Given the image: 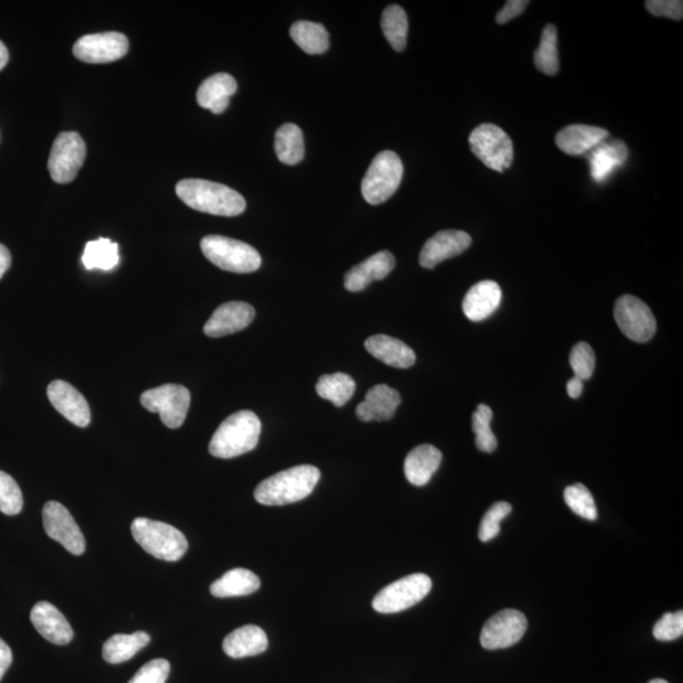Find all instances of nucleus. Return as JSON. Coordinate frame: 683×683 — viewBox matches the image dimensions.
<instances>
[{"label": "nucleus", "mask_w": 683, "mask_h": 683, "mask_svg": "<svg viewBox=\"0 0 683 683\" xmlns=\"http://www.w3.org/2000/svg\"><path fill=\"white\" fill-rule=\"evenodd\" d=\"M176 194L198 212L219 217H237L246 209V200L226 185L202 179H185L176 185Z\"/></svg>", "instance_id": "obj_1"}, {"label": "nucleus", "mask_w": 683, "mask_h": 683, "mask_svg": "<svg viewBox=\"0 0 683 683\" xmlns=\"http://www.w3.org/2000/svg\"><path fill=\"white\" fill-rule=\"evenodd\" d=\"M320 479L317 467L300 465L281 471L261 482L255 490L257 503L281 506L308 498Z\"/></svg>", "instance_id": "obj_2"}, {"label": "nucleus", "mask_w": 683, "mask_h": 683, "mask_svg": "<svg viewBox=\"0 0 683 683\" xmlns=\"http://www.w3.org/2000/svg\"><path fill=\"white\" fill-rule=\"evenodd\" d=\"M261 428L259 417L250 410L232 414L214 433L209 443L210 455L228 460L255 450L259 444Z\"/></svg>", "instance_id": "obj_3"}, {"label": "nucleus", "mask_w": 683, "mask_h": 683, "mask_svg": "<svg viewBox=\"0 0 683 683\" xmlns=\"http://www.w3.org/2000/svg\"><path fill=\"white\" fill-rule=\"evenodd\" d=\"M132 536L151 556L167 562L181 560L189 543L184 534L173 525L147 518H137L131 525Z\"/></svg>", "instance_id": "obj_4"}, {"label": "nucleus", "mask_w": 683, "mask_h": 683, "mask_svg": "<svg viewBox=\"0 0 683 683\" xmlns=\"http://www.w3.org/2000/svg\"><path fill=\"white\" fill-rule=\"evenodd\" d=\"M204 256L219 269L250 274L260 269V253L245 242L223 236H207L200 242Z\"/></svg>", "instance_id": "obj_5"}, {"label": "nucleus", "mask_w": 683, "mask_h": 683, "mask_svg": "<svg viewBox=\"0 0 683 683\" xmlns=\"http://www.w3.org/2000/svg\"><path fill=\"white\" fill-rule=\"evenodd\" d=\"M404 166L393 151H382L371 162L362 180L361 191L367 203L379 205L393 197L403 180Z\"/></svg>", "instance_id": "obj_6"}, {"label": "nucleus", "mask_w": 683, "mask_h": 683, "mask_svg": "<svg viewBox=\"0 0 683 683\" xmlns=\"http://www.w3.org/2000/svg\"><path fill=\"white\" fill-rule=\"evenodd\" d=\"M468 142L477 159L484 162L489 169L504 173L511 166L514 159L513 142L495 124L485 123L476 127Z\"/></svg>", "instance_id": "obj_7"}, {"label": "nucleus", "mask_w": 683, "mask_h": 683, "mask_svg": "<svg viewBox=\"0 0 683 683\" xmlns=\"http://www.w3.org/2000/svg\"><path fill=\"white\" fill-rule=\"evenodd\" d=\"M431 590V577L414 573L382 589L372 601V608L381 614L400 613L420 603Z\"/></svg>", "instance_id": "obj_8"}, {"label": "nucleus", "mask_w": 683, "mask_h": 683, "mask_svg": "<svg viewBox=\"0 0 683 683\" xmlns=\"http://www.w3.org/2000/svg\"><path fill=\"white\" fill-rule=\"evenodd\" d=\"M190 400L189 390L176 384L162 385L141 395L142 407L148 412L159 413L162 423L170 429H178L184 424Z\"/></svg>", "instance_id": "obj_9"}, {"label": "nucleus", "mask_w": 683, "mask_h": 683, "mask_svg": "<svg viewBox=\"0 0 683 683\" xmlns=\"http://www.w3.org/2000/svg\"><path fill=\"white\" fill-rule=\"evenodd\" d=\"M87 159V146L76 132H62L56 137L50 154L49 167L52 180L57 184L71 183Z\"/></svg>", "instance_id": "obj_10"}, {"label": "nucleus", "mask_w": 683, "mask_h": 683, "mask_svg": "<svg viewBox=\"0 0 683 683\" xmlns=\"http://www.w3.org/2000/svg\"><path fill=\"white\" fill-rule=\"evenodd\" d=\"M614 317L620 331L630 341L646 343L656 333L657 323L652 310L633 295H624L616 300Z\"/></svg>", "instance_id": "obj_11"}, {"label": "nucleus", "mask_w": 683, "mask_h": 683, "mask_svg": "<svg viewBox=\"0 0 683 683\" xmlns=\"http://www.w3.org/2000/svg\"><path fill=\"white\" fill-rule=\"evenodd\" d=\"M528 622L518 610L506 609L491 616L482 628L481 646L489 651L505 649L517 644L527 632Z\"/></svg>", "instance_id": "obj_12"}, {"label": "nucleus", "mask_w": 683, "mask_h": 683, "mask_svg": "<svg viewBox=\"0 0 683 683\" xmlns=\"http://www.w3.org/2000/svg\"><path fill=\"white\" fill-rule=\"evenodd\" d=\"M44 528L47 536L59 542L62 547L75 556L85 552V538L73 515L64 505L57 501H49L42 511Z\"/></svg>", "instance_id": "obj_13"}, {"label": "nucleus", "mask_w": 683, "mask_h": 683, "mask_svg": "<svg viewBox=\"0 0 683 683\" xmlns=\"http://www.w3.org/2000/svg\"><path fill=\"white\" fill-rule=\"evenodd\" d=\"M130 49V42L123 33H95L79 38L74 45L76 59L88 64H108L122 59Z\"/></svg>", "instance_id": "obj_14"}, {"label": "nucleus", "mask_w": 683, "mask_h": 683, "mask_svg": "<svg viewBox=\"0 0 683 683\" xmlns=\"http://www.w3.org/2000/svg\"><path fill=\"white\" fill-rule=\"evenodd\" d=\"M470 234L456 229H447L434 234L422 248L419 264L424 269L432 270L441 262L461 255L471 246Z\"/></svg>", "instance_id": "obj_15"}, {"label": "nucleus", "mask_w": 683, "mask_h": 683, "mask_svg": "<svg viewBox=\"0 0 683 683\" xmlns=\"http://www.w3.org/2000/svg\"><path fill=\"white\" fill-rule=\"evenodd\" d=\"M47 396L52 407L64 415L69 422L75 424L76 427H88L92 419L88 401L73 385L62 380L52 381L47 388Z\"/></svg>", "instance_id": "obj_16"}, {"label": "nucleus", "mask_w": 683, "mask_h": 683, "mask_svg": "<svg viewBox=\"0 0 683 683\" xmlns=\"http://www.w3.org/2000/svg\"><path fill=\"white\" fill-rule=\"evenodd\" d=\"M255 319V309L251 304L229 302L214 310L212 317L205 323L204 333L208 337L219 338L243 331Z\"/></svg>", "instance_id": "obj_17"}, {"label": "nucleus", "mask_w": 683, "mask_h": 683, "mask_svg": "<svg viewBox=\"0 0 683 683\" xmlns=\"http://www.w3.org/2000/svg\"><path fill=\"white\" fill-rule=\"evenodd\" d=\"M31 622L42 637L57 646H66L74 638L73 628L64 614L47 601L33 606Z\"/></svg>", "instance_id": "obj_18"}, {"label": "nucleus", "mask_w": 683, "mask_h": 683, "mask_svg": "<svg viewBox=\"0 0 683 683\" xmlns=\"http://www.w3.org/2000/svg\"><path fill=\"white\" fill-rule=\"evenodd\" d=\"M401 403V396L388 385H376L367 391L366 398L358 405L356 413L361 422H388L394 417Z\"/></svg>", "instance_id": "obj_19"}, {"label": "nucleus", "mask_w": 683, "mask_h": 683, "mask_svg": "<svg viewBox=\"0 0 683 683\" xmlns=\"http://www.w3.org/2000/svg\"><path fill=\"white\" fill-rule=\"evenodd\" d=\"M395 257L389 251L377 252L376 255L352 267L345 276V288L352 293L362 291L372 281L384 280L394 270Z\"/></svg>", "instance_id": "obj_20"}, {"label": "nucleus", "mask_w": 683, "mask_h": 683, "mask_svg": "<svg viewBox=\"0 0 683 683\" xmlns=\"http://www.w3.org/2000/svg\"><path fill=\"white\" fill-rule=\"evenodd\" d=\"M609 131L586 124H571L563 128L556 136V145L570 156H582L590 152L599 143L608 140Z\"/></svg>", "instance_id": "obj_21"}, {"label": "nucleus", "mask_w": 683, "mask_h": 683, "mask_svg": "<svg viewBox=\"0 0 683 683\" xmlns=\"http://www.w3.org/2000/svg\"><path fill=\"white\" fill-rule=\"evenodd\" d=\"M501 289L495 281L484 280L472 286L463 299L462 309L471 322H481L495 313L501 302Z\"/></svg>", "instance_id": "obj_22"}, {"label": "nucleus", "mask_w": 683, "mask_h": 683, "mask_svg": "<svg viewBox=\"0 0 683 683\" xmlns=\"http://www.w3.org/2000/svg\"><path fill=\"white\" fill-rule=\"evenodd\" d=\"M591 176L596 183H604L611 173L628 159L629 151L623 141H603L587 152Z\"/></svg>", "instance_id": "obj_23"}, {"label": "nucleus", "mask_w": 683, "mask_h": 683, "mask_svg": "<svg viewBox=\"0 0 683 683\" xmlns=\"http://www.w3.org/2000/svg\"><path fill=\"white\" fill-rule=\"evenodd\" d=\"M365 347L370 355L395 369H409L415 364V353L399 339L377 334L366 339Z\"/></svg>", "instance_id": "obj_24"}, {"label": "nucleus", "mask_w": 683, "mask_h": 683, "mask_svg": "<svg viewBox=\"0 0 683 683\" xmlns=\"http://www.w3.org/2000/svg\"><path fill=\"white\" fill-rule=\"evenodd\" d=\"M269 647L264 629L257 625H245L234 630L223 640V651L234 659L259 656Z\"/></svg>", "instance_id": "obj_25"}, {"label": "nucleus", "mask_w": 683, "mask_h": 683, "mask_svg": "<svg viewBox=\"0 0 683 683\" xmlns=\"http://www.w3.org/2000/svg\"><path fill=\"white\" fill-rule=\"evenodd\" d=\"M442 453L432 444H422L414 448L405 458V477L414 486H424L431 481L441 466Z\"/></svg>", "instance_id": "obj_26"}, {"label": "nucleus", "mask_w": 683, "mask_h": 683, "mask_svg": "<svg viewBox=\"0 0 683 683\" xmlns=\"http://www.w3.org/2000/svg\"><path fill=\"white\" fill-rule=\"evenodd\" d=\"M237 92V81L228 74H216L204 80L197 93L200 107L213 114H222L229 105V99Z\"/></svg>", "instance_id": "obj_27"}, {"label": "nucleus", "mask_w": 683, "mask_h": 683, "mask_svg": "<svg viewBox=\"0 0 683 683\" xmlns=\"http://www.w3.org/2000/svg\"><path fill=\"white\" fill-rule=\"evenodd\" d=\"M261 580L250 570L234 568L210 586V594L216 597H238L255 594Z\"/></svg>", "instance_id": "obj_28"}, {"label": "nucleus", "mask_w": 683, "mask_h": 683, "mask_svg": "<svg viewBox=\"0 0 683 683\" xmlns=\"http://www.w3.org/2000/svg\"><path fill=\"white\" fill-rule=\"evenodd\" d=\"M150 635L145 632L116 634L104 643L103 658L111 665L130 661L141 649L150 643Z\"/></svg>", "instance_id": "obj_29"}, {"label": "nucleus", "mask_w": 683, "mask_h": 683, "mask_svg": "<svg viewBox=\"0 0 683 683\" xmlns=\"http://www.w3.org/2000/svg\"><path fill=\"white\" fill-rule=\"evenodd\" d=\"M290 36L308 55H322L329 49V33L319 23L296 22L290 28Z\"/></svg>", "instance_id": "obj_30"}, {"label": "nucleus", "mask_w": 683, "mask_h": 683, "mask_svg": "<svg viewBox=\"0 0 683 683\" xmlns=\"http://www.w3.org/2000/svg\"><path fill=\"white\" fill-rule=\"evenodd\" d=\"M277 159L285 165H296L304 159L303 132L296 124L286 123L276 131Z\"/></svg>", "instance_id": "obj_31"}, {"label": "nucleus", "mask_w": 683, "mask_h": 683, "mask_svg": "<svg viewBox=\"0 0 683 683\" xmlns=\"http://www.w3.org/2000/svg\"><path fill=\"white\" fill-rule=\"evenodd\" d=\"M315 389L320 398L331 401L337 408H341L355 394L356 382L350 375L337 372L320 377Z\"/></svg>", "instance_id": "obj_32"}, {"label": "nucleus", "mask_w": 683, "mask_h": 683, "mask_svg": "<svg viewBox=\"0 0 683 683\" xmlns=\"http://www.w3.org/2000/svg\"><path fill=\"white\" fill-rule=\"evenodd\" d=\"M382 32L395 51L401 52L407 47L409 22L407 12L400 6H389L382 13Z\"/></svg>", "instance_id": "obj_33"}, {"label": "nucleus", "mask_w": 683, "mask_h": 683, "mask_svg": "<svg viewBox=\"0 0 683 683\" xmlns=\"http://www.w3.org/2000/svg\"><path fill=\"white\" fill-rule=\"evenodd\" d=\"M83 264L88 270L99 269L109 271L119 264L117 243L108 238L87 243L83 255Z\"/></svg>", "instance_id": "obj_34"}, {"label": "nucleus", "mask_w": 683, "mask_h": 683, "mask_svg": "<svg viewBox=\"0 0 683 683\" xmlns=\"http://www.w3.org/2000/svg\"><path fill=\"white\" fill-rule=\"evenodd\" d=\"M534 65L541 73L553 76L560 69L558 60V37L557 28L553 25L544 27L541 37V44L534 52Z\"/></svg>", "instance_id": "obj_35"}, {"label": "nucleus", "mask_w": 683, "mask_h": 683, "mask_svg": "<svg viewBox=\"0 0 683 683\" xmlns=\"http://www.w3.org/2000/svg\"><path fill=\"white\" fill-rule=\"evenodd\" d=\"M491 420H493V410L485 404H480L472 415V429H474L476 436L475 443L481 452L493 453L498 448V439L491 431Z\"/></svg>", "instance_id": "obj_36"}, {"label": "nucleus", "mask_w": 683, "mask_h": 683, "mask_svg": "<svg viewBox=\"0 0 683 683\" xmlns=\"http://www.w3.org/2000/svg\"><path fill=\"white\" fill-rule=\"evenodd\" d=\"M565 501L573 513L587 520L597 519V509L594 496L585 485L575 484L565 490Z\"/></svg>", "instance_id": "obj_37"}, {"label": "nucleus", "mask_w": 683, "mask_h": 683, "mask_svg": "<svg viewBox=\"0 0 683 683\" xmlns=\"http://www.w3.org/2000/svg\"><path fill=\"white\" fill-rule=\"evenodd\" d=\"M23 508L22 491L11 475L0 471V511L6 515H17Z\"/></svg>", "instance_id": "obj_38"}, {"label": "nucleus", "mask_w": 683, "mask_h": 683, "mask_svg": "<svg viewBox=\"0 0 683 683\" xmlns=\"http://www.w3.org/2000/svg\"><path fill=\"white\" fill-rule=\"evenodd\" d=\"M596 358L594 350L586 342L577 343L572 348L570 365L573 374L582 381L589 380L595 371Z\"/></svg>", "instance_id": "obj_39"}, {"label": "nucleus", "mask_w": 683, "mask_h": 683, "mask_svg": "<svg viewBox=\"0 0 683 683\" xmlns=\"http://www.w3.org/2000/svg\"><path fill=\"white\" fill-rule=\"evenodd\" d=\"M511 505L505 501L495 503L489 510L486 511L479 529V538L481 542H490L500 533L501 520L508 517L511 513Z\"/></svg>", "instance_id": "obj_40"}, {"label": "nucleus", "mask_w": 683, "mask_h": 683, "mask_svg": "<svg viewBox=\"0 0 683 683\" xmlns=\"http://www.w3.org/2000/svg\"><path fill=\"white\" fill-rule=\"evenodd\" d=\"M683 634V613L682 610L677 613H668L662 616V619L654 625L653 635L661 642H671L681 638Z\"/></svg>", "instance_id": "obj_41"}, {"label": "nucleus", "mask_w": 683, "mask_h": 683, "mask_svg": "<svg viewBox=\"0 0 683 683\" xmlns=\"http://www.w3.org/2000/svg\"><path fill=\"white\" fill-rule=\"evenodd\" d=\"M170 662L166 659H154L138 671L128 683H165L170 675Z\"/></svg>", "instance_id": "obj_42"}, {"label": "nucleus", "mask_w": 683, "mask_h": 683, "mask_svg": "<svg viewBox=\"0 0 683 683\" xmlns=\"http://www.w3.org/2000/svg\"><path fill=\"white\" fill-rule=\"evenodd\" d=\"M649 13L656 17H666L673 21H682L683 2L681 0H649L646 3Z\"/></svg>", "instance_id": "obj_43"}, {"label": "nucleus", "mask_w": 683, "mask_h": 683, "mask_svg": "<svg viewBox=\"0 0 683 683\" xmlns=\"http://www.w3.org/2000/svg\"><path fill=\"white\" fill-rule=\"evenodd\" d=\"M529 2L525 0H509L506 2L505 6L500 9L499 13L496 14V23L498 25H505L511 21V19L517 18L525 11L528 7Z\"/></svg>", "instance_id": "obj_44"}, {"label": "nucleus", "mask_w": 683, "mask_h": 683, "mask_svg": "<svg viewBox=\"0 0 683 683\" xmlns=\"http://www.w3.org/2000/svg\"><path fill=\"white\" fill-rule=\"evenodd\" d=\"M13 661V654L8 644L0 638V680L6 675L8 668L11 667Z\"/></svg>", "instance_id": "obj_45"}, {"label": "nucleus", "mask_w": 683, "mask_h": 683, "mask_svg": "<svg viewBox=\"0 0 683 683\" xmlns=\"http://www.w3.org/2000/svg\"><path fill=\"white\" fill-rule=\"evenodd\" d=\"M11 264V252L8 251L6 246H3L2 243H0V279H2L4 274H6L9 267H11Z\"/></svg>", "instance_id": "obj_46"}, {"label": "nucleus", "mask_w": 683, "mask_h": 683, "mask_svg": "<svg viewBox=\"0 0 683 683\" xmlns=\"http://www.w3.org/2000/svg\"><path fill=\"white\" fill-rule=\"evenodd\" d=\"M582 390H584V381L577 379V377H573V379L568 381L567 393L572 399L580 398Z\"/></svg>", "instance_id": "obj_47"}, {"label": "nucleus", "mask_w": 683, "mask_h": 683, "mask_svg": "<svg viewBox=\"0 0 683 683\" xmlns=\"http://www.w3.org/2000/svg\"><path fill=\"white\" fill-rule=\"evenodd\" d=\"M9 60V54L6 45L0 41V70L6 68L7 62Z\"/></svg>", "instance_id": "obj_48"}, {"label": "nucleus", "mask_w": 683, "mask_h": 683, "mask_svg": "<svg viewBox=\"0 0 683 683\" xmlns=\"http://www.w3.org/2000/svg\"><path fill=\"white\" fill-rule=\"evenodd\" d=\"M649 683H668V682L665 680H662V678H656V680H652Z\"/></svg>", "instance_id": "obj_49"}]
</instances>
